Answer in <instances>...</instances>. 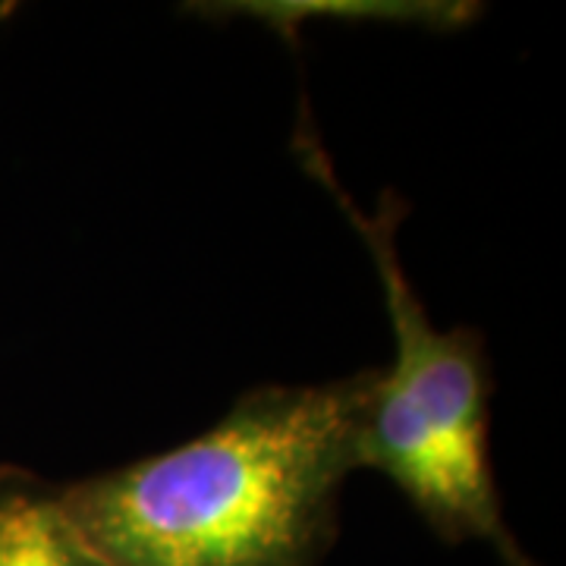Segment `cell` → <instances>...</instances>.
Instances as JSON below:
<instances>
[{
  "label": "cell",
  "instance_id": "cell-1",
  "mask_svg": "<svg viewBox=\"0 0 566 566\" xmlns=\"http://www.w3.org/2000/svg\"><path fill=\"white\" fill-rule=\"evenodd\" d=\"M368 381L249 390L199 438L61 488L57 504L111 566H315L359 469Z\"/></svg>",
  "mask_w": 566,
  "mask_h": 566
},
{
  "label": "cell",
  "instance_id": "cell-2",
  "mask_svg": "<svg viewBox=\"0 0 566 566\" xmlns=\"http://www.w3.org/2000/svg\"><path fill=\"white\" fill-rule=\"evenodd\" d=\"M296 161L363 237L385 286L394 363L371 371L359 416V469L387 475L447 542H485L504 566H535L504 523L488 457V365L475 331H438L409 283L397 249L406 205L385 192L375 211L349 199L318 133L300 117Z\"/></svg>",
  "mask_w": 566,
  "mask_h": 566
},
{
  "label": "cell",
  "instance_id": "cell-3",
  "mask_svg": "<svg viewBox=\"0 0 566 566\" xmlns=\"http://www.w3.org/2000/svg\"><path fill=\"white\" fill-rule=\"evenodd\" d=\"M0 566H111L85 545L57 491L25 475H0Z\"/></svg>",
  "mask_w": 566,
  "mask_h": 566
},
{
  "label": "cell",
  "instance_id": "cell-4",
  "mask_svg": "<svg viewBox=\"0 0 566 566\" xmlns=\"http://www.w3.org/2000/svg\"><path fill=\"white\" fill-rule=\"evenodd\" d=\"M202 13L249 17L268 22L283 39L293 41L300 25L312 20L337 22H416V25H460L475 17V3H434V0H245V3H205Z\"/></svg>",
  "mask_w": 566,
  "mask_h": 566
}]
</instances>
